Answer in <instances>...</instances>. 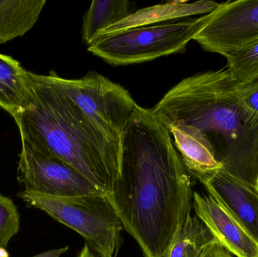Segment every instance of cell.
Returning a JSON list of instances; mask_svg holds the SVG:
<instances>
[{
	"label": "cell",
	"mask_w": 258,
	"mask_h": 257,
	"mask_svg": "<svg viewBox=\"0 0 258 257\" xmlns=\"http://www.w3.org/2000/svg\"><path fill=\"white\" fill-rule=\"evenodd\" d=\"M18 195L26 203L78 232L98 256L116 257L124 227L104 195L54 197L24 190Z\"/></svg>",
	"instance_id": "4"
},
{
	"label": "cell",
	"mask_w": 258,
	"mask_h": 257,
	"mask_svg": "<svg viewBox=\"0 0 258 257\" xmlns=\"http://www.w3.org/2000/svg\"><path fill=\"white\" fill-rule=\"evenodd\" d=\"M45 3V0H0V44L31 30Z\"/></svg>",
	"instance_id": "14"
},
{
	"label": "cell",
	"mask_w": 258,
	"mask_h": 257,
	"mask_svg": "<svg viewBox=\"0 0 258 257\" xmlns=\"http://www.w3.org/2000/svg\"><path fill=\"white\" fill-rule=\"evenodd\" d=\"M204 20V16L189 18L101 36L88 46V51L113 66L150 61L183 52Z\"/></svg>",
	"instance_id": "5"
},
{
	"label": "cell",
	"mask_w": 258,
	"mask_h": 257,
	"mask_svg": "<svg viewBox=\"0 0 258 257\" xmlns=\"http://www.w3.org/2000/svg\"><path fill=\"white\" fill-rule=\"evenodd\" d=\"M27 72L18 60L0 54V108L15 121L33 103Z\"/></svg>",
	"instance_id": "13"
},
{
	"label": "cell",
	"mask_w": 258,
	"mask_h": 257,
	"mask_svg": "<svg viewBox=\"0 0 258 257\" xmlns=\"http://www.w3.org/2000/svg\"><path fill=\"white\" fill-rule=\"evenodd\" d=\"M18 180L24 191L54 197L105 193L64 161L41 152L21 140Z\"/></svg>",
	"instance_id": "7"
},
{
	"label": "cell",
	"mask_w": 258,
	"mask_h": 257,
	"mask_svg": "<svg viewBox=\"0 0 258 257\" xmlns=\"http://www.w3.org/2000/svg\"><path fill=\"white\" fill-rule=\"evenodd\" d=\"M69 247H62L60 249H54V250H48V251L44 252V253H39L33 257H60L65 252L68 251Z\"/></svg>",
	"instance_id": "21"
},
{
	"label": "cell",
	"mask_w": 258,
	"mask_h": 257,
	"mask_svg": "<svg viewBox=\"0 0 258 257\" xmlns=\"http://www.w3.org/2000/svg\"><path fill=\"white\" fill-rule=\"evenodd\" d=\"M78 257H101L98 256V255L95 254L94 253V252L92 251V249H91V247H89V245H88L87 243H86V244H85L84 247H83V248L82 249L81 251H80V253H79Z\"/></svg>",
	"instance_id": "22"
},
{
	"label": "cell",
	"mask_w": 258,
	"mask_h": 257,
	"mask_svg": "<svg viewBox=\"0 0 258 257\" xmlns=\"http://www.w3.org/2000/svg\"><path fill=\"white\" fill-rule=\"evenodd\" d=\"M227 67L239 84L258 80V42L224 56Z\"/></svg>",
	"instance_id": "17"
},
{
	"label": "cell",
	"mask_w": 258,
	"mask_h": 257,
	"mask_svg": "<svg viewBox=\"0 0 258 257\" xmlns=\"http://www.w3.org/2000/svg\"><path fill=\"white\" fill-rule=\"evenodd\" d=\"M200 257H233L231 253L219 242H214L208 246Z\"/></svg>",
	"instance_id": "20"
},
{
	"label": "cell",
	"mask_w": 258,
	"mask_h": 257,
	"mask_svg": "<svg viewBox=\"0 0 258 257\" xmlns=\"http://www.w3.org/2000/svg\"><path fill=\"white\" fill-rule=\"evenodd\" d=\"M0 257H9V253L6 251V248L0 247Z\"/></svg>",
	"instance_id": "23"
},
{
	"label": "cell",
	"mask_w": 258,
	"mask_h": 257,
	"mask_svg": "<svg viewBox=\"0 0 258 257\" xmlns=\"http://www.w3.org/2000/svg\"><path fill=\"white\" fill-rule=\"evenodd\" d=\"M168 130L186 170L202 184L222 170L212 145L201 133L186 127Z\"/></svg>",
	"instance_id": "12"
},
{
	"label": "cell",
	"mask_w": 258,
	"mask_h": 257,
	"mask_svg": "<svg viewBox=\"0 0 258 257\" xmlns=\"http://www.w3.org/2000/svg\"><path fill=\"white\" fill-rule=\"evenodd\" d=\"M20 216L12 200L0 194V247L6 248L9 241L18 233Z\"/></svg>",
	"instance_id": "19"
},
{
	"label": "cell",
	"mask_w": 258,
	"mask_h": 257,
	"mask_svg": "<svg viewBox=\"0 0 258 257\" xmlns=\"http://www.w3.org/2000/svg\"><path fill=\"white\" fill-rule=\"evenodd\" d=\"M106 197L145 257H165L191 216L189 172L166 127L137 106L122 143L120 170Z\"/></svg>",
	"instance_id": "1"
},
{
	"label": "cell",
	"mask_w": 258,
	"mask_h": 257,
	"mask_svg": "<svg viewBox=\"0 0 258 257\" xmlns=\"http://www.w3.org/2000/svg\"><path fill=\"white\" fill-rule=\"evenodd\" d=\"M203 184L258 243V190L223 170Z\"/></svg>",
	"instance_id": "10"
},
{
	"label": "cell",
	"mask_w": 258,
	"mask_h": 257,
	"mask_svg": "<svg viewBox=\"0 0 258 257\" xmlns=\"http://www.w3.org/2000/svg\"><path fill=\"white\" fill-rule=\"evenodd\" d=\"M27 75L33 103L15 121L21 140L64 161L108 194L119 175L122 145L47 75Z\"/></svg>",
	"instance_id": "3"
},
{
	"label": "cell",
	"mask_w": 258,
	"mask_h": 257,
	"mask_svg": "<svg viewBox=\"0 0 258 257\" xmlns=\"http://www.w3.org/2000/svg\"><path fill=\"white\" fill-rule=\"evenodd\" d=\"M135 3L127 0H95L83 18L82 36L89 46L102 30L135 12Z\"/></svg>",
	"instance_id": "15"
},
{
	"label": "cell",
	"mask_w": 258,
	"mask_h": 257,
	"mask_svg": "<svg viewBox=\"0 0 258 257\" xmlns=\"http://www.w3.org/2000/svg\"><path fill=\"white\" fill-rule=\"evenodd\" d=\"M218 5L219 3L209 0H200L194 3L174 0L155 5L135 11L125 19L102 30L96 38L138 27L171 22L173 20L189 18L197 15H208L213 12Z\"/></svg>",
	"instance_id": "11"
},
{
	"label": "cell",
	"mask_w": 258,
	"mask_h": 257,
	"mask_svg": "<svg viewBox=\"0 0 258 257\" xmlns=\"http://www.w3.org/2000/svg\"><path fill=\"white\" fill-rule=\"evenodd\" d=\"M196 216L215 239L237 257H258V243L233 214L211 196L194 193Z\"/></svg>",
	"instance_id": "9"
},
{
	"label": "cell",
	"mask_w": 258,
	"mask_h": 257,
	"mask_svg": "<svg viewBox=\"0 0 258 257\" xmlns=\"http://www.w3.org/2000/svg\"><path fill=\"white\" fill-rule=\"evenodd\" d=\"M204 18L194 40L205 51L224 57L258 42V0L219 3Z\"/></svg>",
	"instance_id": "8"
},
{
	"label": "cell",
	"mask_w": 258,
	"mask_h": 257,
	"mask_svg": "<svg viewBox=\"0 0 258 257\" xmlns=\"http://www.w3.org/2000/svg\"><path fill=\"white\" fill-rule=\"evenodd\" d=\"M217 241L197 216H190L179 231L165 257H200L208 246Z\"/></svg>",
	"instance_id": "16"
},
{
	"label": "cell",
	"mask_w": 258,
	"mask_h": 257,
	"mask_svg": "<svg viewBox=\"0 0 258 257\" xmlns=\"http://www.w3.org/2000/svg\"><path fill=\"white\" fill-rule=\"evenodd\" d=\"M47 76L71 97L106 135L122 145L138 104L117 83L91 71L80 78H64L51 72Z\"/></svg>",
	"instance_id": "6"
},
{
	"label": "cell",
	"mask_w": 258,
	"mask_h": 257,
	"mask_svg": "<svg viewBox=\"0 0 258 257\" xmlns=\"http://www.w3.org/2000/svg\"><path fill=\"white\" fill-rule=\"evenodd\" d=\"M239 82L227 66L186 77L150 109L167 129L186 127L205 136L223 170L258 190V128L242 122Z\"/></svg>",
	"instance_id": "2"
},
{
	"label": "cell",
	"mask_w": 258,
	"mask_h": 257,
	"mask_svg": "<svg viewBox=\"0 0 258 257\" xmlns=\"http://www.w3.org/2000/svg\"><path fill=\"white\" fill-rule=\"evenodd\" d=\"M237 100L244 125L249 128H258V80L248 84L239 83Z\"/></svg>",
	"instance_id": "18"
}]
</instances>
